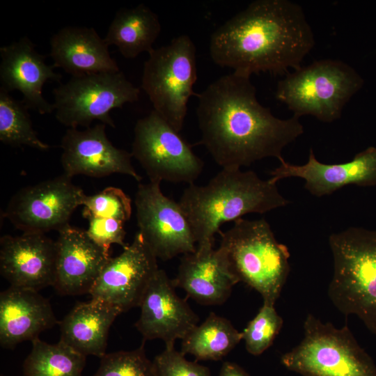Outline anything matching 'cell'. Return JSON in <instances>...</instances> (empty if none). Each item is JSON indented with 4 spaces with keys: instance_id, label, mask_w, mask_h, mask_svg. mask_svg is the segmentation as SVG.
<instances>
[{
    "instance_id": "cell-1",
    "label": "cell",
    "mask_w": 376,
    "mask_h": 376,
    "mask_svg": "<svg viewBox=\"0 0 376 376\" xmlns=\"http://www.w3.org/2000/svg\"><path fill=\"white\" fill-rule=\"evenodd\" d=\"M200 143L222 169H241L283 148L304 133L299 117L274 116L257 100L250 77L232 72L197 95Z\"/></svg>"
},
{
    "instance_id": "cell-2",
    "label": "cell",
    "mask_w": 376,
    "mask_h": 376,
    "mask_svg": "<svg viewBox=\"0 0 376 376\" xmlns=\"http://www.w3.org/2000/svg\"><path fill=\"white\" fill-rule=\"evenodd\" d=\"M315 45L301 7L289 0H256L217 29L210 40L213 62L251 77L285 76L301 67Z\"/></svg>"
},
{
    "instance_id": "cell-3",
    "label": "cell",
    "mask_w": 376,
    "mask_h": 376,
    "mask_svg": "<svg viewBox=\"0 0 376 376\" xmlns=\"http://www.w3.org/2000/svg\"><path fill=\"white\" fill-rule=\"evenodd\" d=\"M178 203L191 224L196 247H203L213 246L223 224L249 213L264 214L290 201L276 183L253 171L222 169L205 185H189Z\"/></svg>"
},
{
    "instance_id": "cell-4",
    "label": "cell",
    "mask_w": 376,
    "mask_h": 376,
    "mask_svg": "<svg viewBox=\"0 0 376 376\" xmlns=\"http://www.w3.org/2000/svg\"><path fill=\"white\" fill-rule=\"evenodd\" d=\"M217 248L239 282L256 290L263 303L274 305L290 272V252L279 243L269 223L238 219L228 230L219 233Z\"/></svg>"
},
{
    "instance_id": "cell-5",
    "label": "cell",
    "mask_w": 376,
    "mask_h": 376,
    "mask_svg": "<svg viewBox=\"0 0 376 376\" xmlns=\"http://www.w3.org/2000/svg\"><path fill=\"white\" fill-rule=\"evenodd\" d=\"M334 272L328 296L376 335V230L351 226L329 237Z\"/></svg>"
},
{
    "instance_id": "cell-6",
    "label": "cell",
    "mask_w": 376,
    "mask_h": 376,
    "mask_svg": "<svg viewBox=\"0 0 376 376\" xmlns=\"http://www.w3.org/2000/svg\"><path fill=\"white\" fill-rule=\"evenodd\" d=\"M362 77L338 59H321L290 72L278 82L276 99L298 117L324 123L340 118L345 105L363 85Z\"/></svg>"
},
{
    "instance_id": "cell-7",
    "label": "cell",
    "mask_w": 376,
    "mask_h": 376,
    "mask_svg": "<svg viewBox=\"0 0 376 376\" xmlns=\"http://www.w3.org/2000/svg\"><path fill=\"white\" fill-rule=\"evenodd\" d=\"M281 363L302 376H376V366L347 325L337 328L308 314L304 337L281 356Z\"/></svg>"
},
{
    "instance_id": "cell-8",
    "label": "cell",
    "mask_w": 376,
    "mask_h": 376,
    "mask_svg": "<svg viewBox=\"0 0 376 376\" xmlns=\"http://www.w3.org/2000/svg\"><path fill=\"white\" fill-rule=\"evenodd\" d=\"M197 79L196 47L187 35L153 49L144 62L141 88L155 110L180 132Z\"/></svg>"
},
{
    "instance_id": "cell-9",
    "label": "cell",
    "mask_w": 376,
    "mask_h": 376,
    "mask_svg": "<svg viewBox=\"0 0 376 376\" xmlns=\"http://www.w3.org/2000/svg\"><path fill=\"white\" fill-rule=\"evenodd\" d=\"M139 94L120 70L72 77L53 90L55 118L69 128L88 127L94 120L115 127L111 111L137 101Z\"/></svg>"
},
{
    "instance_id": "cell-10",
    "label": "cell",
    "mask_w": 376,
    "mask_h": 376,
    "mask_svg": "<svg viewBox=\"0 0 376 376\" xmlns=\"http://www.w3.org/2000/svg\"><path fill=\"white\" fill-rule=\"evenodd\" d=\"M132 155L150 182L194 183L204 163L155 110L137 120L134 130Z\"/></svg>"
},
{
    "instance_id": "cell-11",
    "label": "cell",
    "mask_w": 376,
    "mask_h": 376,
    "mask_svg": "<svg viewBox=\"0 0 376 376\" xmlns=\"http://www.w3.org/2000/svg\"><path fill=\"white\" fill-rule=\"evenodd\" d=\"M160 183H139L134 204L139 232L157 258L166 261L195 252L196 242L186 214L164 195Z\"/></svg>"
},
{
    "instance_id": "cell-12",
    "label": "cell",
    "mask_w": 376,
    "mask_h": 376,
    "mask_svg": "<svg viewBox=\"0 0 376 376\" xmlns=\"http://www.w3.org/2000/svg\"><path fill=\"white\" fill-rule=\"evenodd\" d=\"M71 178L63 174L21 189L9 201L4 217L23 233L59 231L69 225L86 195Z\"/></svg>"
},
{
    "instance_id": "cell-13",
    "label": "cell",
    "mask_w": 376,
    "mask_h": 376,
    "mask_svg": "<svg viewBox=\"0 0 376 376\" xmlns=\"http://www.w3.org/2000/svg\"><path fill=\"white\" fill-rule=\"evenodd\" d=\"M157 260L137 232L120 254L108 260L89 293L91 299L111 304L121 313L139 306L159 269Z\"/></svg>"
},
{
    "instance_id": "cell-14",
    "label": "cell",
    "mask_w": 376,
    "mask_h": 376,
    "mask_svg": "<svg viewBox=\"0 0 376 376\" xmlns=\"http://www.w3.org/2000/svg\"><path fill=\"white\" fill-rule=\"evenodd\" d=\"M61 147L63 174L70 178L77 175L101 178L120 173L137 182L142 180L132 165V153L112 144L105 124L100 123L84 130L68 128Z\"/></svg>"
},
{
    "instance_id": "cell-15",
    "label": "cell",
    "mask_w": 376,
    "mask_h": 376,
    "mask_svg": "<svg viewBox=\"0 0 376 376\" xmlns=\"http://www.w3.org/2000/svg\"><path fill=\"white\" fill-rule=\"evenodd\" d=\"M174 288L166 272L159 269L141 300L135 323L144 340L161 339L166 346H174L198 325L199 318Z\"/></svg>"
},
{
    "instance_id": "cell-16",
    "label": "cell",
    "mask_w": 376,
    "mask_h": 376,
    "mask_svg": "<svg viewBox=\"0 0 376 376\" xmlns=\"http://www.w3.org/2000/svg\"><path fill=\"white\" fill-rule=\"evenodd\" d=\"M280 165L269 172V180L277 183L287 178L305 180L304 188L312 195H330L350 185L359 187L376 186V147L370 146L359 152L349 162L324 164L318 161L312 148L308 162L302 165L290 164L282 157Z\"/></svg>"
},
{
    "instance_id": "cell-17",
    "label": "cell",
    "mask_w": 376,
    "mask_h": 376,
    "mask_svg": "<svg viewBox=\"0 0 376 376\" xmlns=\"http://www.w3.org/2000/svg\"><path fill=\"white\" fill-rule=\"evenodd\" d=\"M56 244L45 234L22 233L0 239V272L10 286L39 291L53 286Z\"/></svg>"
},
{
    "instance_id": "cell-18",
    "label": "cell",
    "mask_w": 376,
    "mask_h": 376,
    "mask_svg": "<svg viewBox=\"0 0 376 376\" xmlns=\"http://www.w3.org/2000/svg\"><path fill=\"white\" fill-rule=\"evenodd\" d=\"M1 88L8 92L19 91L22 102L28 109L40 114H49L54 111L42 94L45 83L61 81V75L48 65L45 57L39 54L27 36L0 47Z\"/></svg>"
},
{
    "instance_id": "cell-19",
    "label": "cell",
    "mask_w": 376,
    "mask_h": 376,
    "mask_svg": "<svg viewBox=\"0 0 376 376\" xmlns=\"http://www.w3.org/2000/svg\"><path fill=\"white\" fill-rule=\"evenodd\" d=\"M56 276L53 287L61 295L89 294L109 251L95 243L86 230L66 226L58 231Z\"/></svg>"
},
{
    "instance_id": "cell-20",
    "label": "cell",
    "mask_w": 376,
    "mask_h": 376,
    "mask_svg": "<svg viewBox=\"0 0 376 376\" xmlns=\"http://www.w3.org/2000/svg\"><path fill=\"white\" fill-rule=\"evenodd\" d=\"M58 322L48 299L38 291L10 286L0 293V344L13 349L38 338Z\"/></svg>"
},
{
    "instance_id": "cell-21",
    "label": "cell",
    "mask_w": 376,
    "mask_h": 376,
    "mask_svg": "<svg viewBox=\"0 0 376 376\" xmlns=\"http://www.w3.org/2000/svg\"><path fill=\"white\" fill-rule=\"evenodd\" d=\"M172 282L203 305L222 304L238 283L219 249L213 246L196 247L195 252L182 255Z\"/></svg>"
},
{
    "instance_id": "cell-22",
    "label": "cell",
    "mask_w": 376,
    "mask_h": 376,
    "mask_svg": "<svg viewBox=\"0 0 376 376\" xmlns=\"http://www.w3.org/2000/svg\"><path fill=\"white\" fill-rule=\"evenodd\" d=\"M49 43L53 67L72 77L120 71L104 38L93 27L65 26L52 36Z\"/></svg>"
},
{
    "instance_id": "cell-23",
    "label": "cell",
    "mask_w": 376,
    "mask_h": 376,
    "mask_svg": "<svg viewBox=\"0 0 376 376\" xmlns=\"http://www.w3.org/2000/svg\"><path fill=\"white\" fill-rule=\"evenodd\" d=\"M120 313L118 308L99 299L79 303L58 322L60 340L86 357L102 358L109 329Z\"/></svg>"
},
{
    "instance_id": "cell-24",
    "label": "cell",
    "mask_w": 376,
    "mask_h": 376,
    "mask_svg": "<svg viewBox=\"0 0 376 376\" xmlns=\"http://www.w3.org/2000/svg\"><path fill=\"white\" fill-rule=\"evenodd\" d=\"M161 31L156 13L140 3L136 7L119 9L112 19L104 40L116 46L125 58H134L143 52L148 54Z\"/></svg>"
},
{
    "instance_id": "cell-25",
    "label": "cell",
    "mask_w": 376,
    "mask_h": 376,
    "mask_svg": "<svg viewBox=\"0 0 376 376\" xmlns=\"http://www.w3.org/2000/svg\"><path fill=\"white\" fill-rule=\"evenodd\" d=\"M242 340L226 318L211 313L182 340L180 352L192 354L196 360L218 361L228 354Z\"/></svg>"
},
{
    "instance_id": "cell-26",
    "label": "cell",
    "mask_w": 376,
    "mask_h": 376,
    "mask_svg": "<svg viewBox=\"0 0 376 376\" xmlns=\"http://www.w3.org/2000/svg\"><path fill=\"white\" fill-rule=\"evenodd\" d=\"M23 364V376H81L86 357L59 340L50 344L37 338Z\"/></svg>"
},
{
    "instance_id": "cell-27",
    "label": "cell",
    "mask_w": 376,
    "mask_h": 376,
    "mask_svg": "<svg viewBox=\"0 0 376 376\" xmlns=\"http://www.w3.org/2000/svg\"><path fill=\"white\" fill-rule=\"evenodd\" d=\"M28 109L22 100L0 87V141L12 147L26 146L47 150L50 146L39 139Z\"/></svg>"
},
{
    "instance_id": "cell-28",
    "label": "cell",
    "mask_w": 376,
    "mask_h": 376,
    "mask_svg": "<svg viewBox=\"0 0 376 376\" xmlns=\"http://www.w3.org/2000/svg\"><path fill=\"white\" fill-rule=\"evenodd\" d=\"M283 324L274 305L263 303L257 315L242 332L247 352L258 356L273 343Z\"/></svg>"
},
{
    "instance_id": "cell-29",
    "label": "cell",
    "mask_w": 376,
    "mask_h": 376,
    "mask_svg": "<svg viewBox=\"0 0 376 376\" xmlns=\"http://www.w3.org/2000/svg\"><path fill=\"white\" fill-rule=\"evenodd\" d=\"M144 343L137 349L105 354L93 376H158L155 365L146 356Z\"/></svg>"
},
{
    "instance_id": "cell-30",
    "label": "cell",
    "mask_w": 376,
    "mask_h": 376,
    "mask_svg": "<svg viewBox=\"0 0 376 376\" xmlns=\"http://www.w3.org/2000/svg\"><path fill=\"white\" fill-rule=\"evenodd\" d=\"M82 215L91 217L114 219L125 222L132 215V201L120 188L108 187L91 196L85 195Z\"/></svg>"
},
{
    "instance_id": "cell-31",
    "label": "cell",
    "mask_w": 376,
    "mask_h": 376,
    "mask_svg": "<svg viewBox=\"0 0 376 376\" xmlns=\"http://www.w3.org/2000/svg\"><path fill=\"white\" fill-rule=\"evenodd\" d=\"M153 362L158 376H211L207 367L187 360L174 346H166Z\"/></svg>"
},
{
    "instance_id": "cell-32",
    "label": "cell",
    "mask_w": 376,
    "mask_h": 376,
    "mask_svg": "<svg viewBox=\"0 0 376 376\" xmlns=\"http://www.w3.org/2000/svg\"><path fill=\"white\" fill-rule=\"evenodd\" d=\"M88 220L86 233L95 243L106 251H109L113 244H118L123 249L128 245L125 243L126 232L123 221L101 217H91Z\"/></svg>"
},
{
    "instance_id": "cell-33",
    "label": "cell",
    "mask_w": 376,
    "mask_h": 376,
    "mask_svg": "<svg viewBox=\"0 0 376 376\" xmlns=\"http://www.w3.org/2000/svg\"><path fill=\"white\" fill-rule=\"evenodd\" d=\"M219 376H250L242 367L233 362L226 361L221 368Z\"/></svg>"
},
{
    "instance_id": "cell-34",
    "label": "cell",
    "mask_w": 376,
    "mask_h": 376,
    "mask_svg": "<svg viewBox=\"0 0 376 376\" xmlns=\"http://www.w3.org/2000/svg\"><path fill=\"white\" fill-rule=\"evenodd\" d=\"M1 376H6V375H1Z\"/></svg>"
}]
</instances>
